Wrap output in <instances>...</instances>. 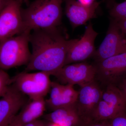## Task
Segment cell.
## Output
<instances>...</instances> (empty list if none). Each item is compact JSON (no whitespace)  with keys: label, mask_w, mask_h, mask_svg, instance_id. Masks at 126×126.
<instances>
[{"label":"cell","mask_w":126,"mask_h":126,"mask_svg":"<svg viewBox=\"0 0 126 126\" xmlns=\"http://www.w3.org/2000/svg\"><path fill=\"white\" fill-rule=\"evenodd\" d=\"M59 28L36 30L31 33L32 52L25 72L38 70L53 75L64 66L70 40Z\"/></svg>","instance_id":"1"},{"label":"cell","mask_w":126,"mask_h":126,"mask_svg":"<svg viewBox=\"0 0 126 126\" xmlns=\"http://www.w3.org/2000/svg\"><path fill=\"white\" fill-rule=\"evenodd\" d=\"M63 0H35L21 8L24 32L58 28L61 24Z\"/></svg>","instance_id":"2"},{"label":"cell","mask_w":126,"mask_h":126,"mask_svg":"<svg viewBox=\"0 0 126 126\" xmlns=\"http://www.w3.org/2000/svg\"><path fill=\"white\" fill-rule=\"evenodd\" d=\"M30 33L24 32L0 42V69L5 70L28 64L31 55Z\"/></svg>","instance_id":"3"},{"label":"cell","mask_w":126,"mask_h":126,"mask_svg":"<svg viewBox=\"0 0 126 126\" xmlns=\"http://www.w3.org/2000/svg\"><path fill=\"white\" fill-rule=\"evenodd\" d=\"M50 75L46 72H23L11 79L12 84L31 99L44 98L49 92Z\"/></svg>","instance_id":"4"},{"label":"cell","mask_w":126,"mask_h":126,"mask_svg":"<svg viewBox=\"0 0 126 126\" xmlns=\"http://www.w3.org/2000/svg\"><path fill=\"white\" fill-rule=\"evenodd\" d=\"M98 34L90 22L81 38L70 40L64 65L84 62L93 56L96 50L94 41Z\"/></svg>","instance_id":"5"},{"label":"cell","mask_w":126,"mask_h":126,"mask_svg":"<svg viewBox=\"0 0 126 126\" xmlns=\"http://www.w3.org/2000/svg\"><path fill=\"white\" fill-rule=\"evenodd\" d=\"M126 52V36L117 22L112 19L106 37L93 57L96 63Z\"/></svg>","instance_id":"6"},{"label":"cell","mask_w":126,"mask_h":126,"mask_svg":"<svg viewBox=\"0 0 126 126\" xmlns=\"http://www.w3.org/2000/svg\"><path fill=\"white\" fill-rule=\"evenodd\" d=\"M21 4L16 0H10L0 13V42L24 32Z\"/></svg>","instance_id":"7"},{"label":"cell","mask_w":126,"mask_h":126,"mask_svg":"<svg viewBox=\"0 0 126 126\" xmlns=\"http://www.w3.org/2000/svg\"><path fill=\"white\" fill-rule=\"evenodd\" d=\"M94 65L96 77L107 85L119 84L126 78V52L97 62Z\"/></svg>","instance_id":"8"},{"label":"cell","mask_w":126,"mask_h":126,"mask_svg":"<svg viewBox=\"0 0 126 126\" xmlns=\"http://www.w3.org/2000/svg\"><path fill=\"white\" fill-rule=\"evenodd\" d=\"M96 74L95 65L83 62L64 65L53 76L66 84L80 86L94 81Z\"/></svg>","instance_id":"9"},{"label":"cell","mask_w":126,"mask_h":126,"mask_svg":"<svg viewBox=\"0 0 126 126\" xmlns=\"http://www.w3.org/2000/svg\"><path fill=\"white\" fill-rule=\"evenodd\" d=\"M102 91L94 80L80 86L75 107L85 125L92 121L94 110L101 99Z\"/></svg>","instance_id":"10"},{"label":"cell","mask_w":126,"mask_h":126,"mask_svg":"<svg viewBox=\"0 0 126 126\" xmlns=\"http://www.w3.org/2000/svg\"><path fill=\"white\" fill-rule=\"evenodd\" d=\"M25 94L11 84L0 98V126H6L27 103Z\"/></svg>","instance_id":"11"},{"label":"cell","mask_w":126,"mask_h":126,"mask_svg":"<svg viewBox=\"0 0 126 126\" xmlns=\"http://www.w3.org/2000/svg\"><path fill=\"white\" fill-rule=\"evenodd\" d=\"M65 15L73 29L94 18L101 3L95 1L92 4L86 6L76 0H65Z\"/></svg>","instance_id":"12"},{"label":"cell","mask_w":126,"mask_h":126,"mask_svg":"<svg viewBox=\"0 0 126 126\" xmlns=\"http://www.w3.org/2000/svg\"><path fill=\"white\" fill-rule=\"evenodd\" d=\"M44 118L62 126H84L85 124L79 115L75 105L57 109L46 114Z\"/></svg>","instance_id":"13"},{"label":"cell","mask_w":126,"mask_h":126,"mask_svg":"<svg viewBox=\"0 0 126 126\" xmlns=\"http://www.w3.org/2000/svg\"><path fill=\"white\" fill-rule=\"evenodd\" d=\"M31 100L15 117L23 126L38 119L45 110L46 102L44 98Z\"/></svg>","instance_id":"14"},{"label":"cell","mask_w":126,"mask_h":126,"mask_svg":"<svg viewBox=\"0 0 126 126\" xmlns=\"http://www.w3.org/2000/svg\"><path fill=\"white\" fill-rule=\"evenodd\" d=\"M73 85H63L61 94L55 99L46 100V106L53 110L57 109L70 107L75 105L78 96V91L74 88Z\"/></svg>","instance_id":"15"},{"label":"cell","mask_w":126,"mask_h":126,"mask_svg":"<svg viewBox=\"0 0 126 126\" xmlns=\"http://www.w3.org/2000/svg\"><path fill=\"white\" fill-rule=\"evenodd\" d=\"M111 106L123 111L126 110V101L117 86L108 84L103 90L101 99Z\"/></svg>","instance_id":"16"},{"label":"cell","mask_w":126,"mask_h":126,"mask_svg":"<svg viewBox=\"0 0 126 126\" xmlns=\"http://www.w3.org/2000/svg\"><path fill=\"white\" fill-rule=\"evenodd\" d=\"M125 111L111 106L101 99L94 110L91 121L109 120Z\"/></svg>","instance_id":"17"},{"label":"cell","mask_w":126,"mask_h":126,"mask_svg":"<svg viewBox=\"0 0 126 126\" xmlns=\"http://www.w3.org/2000/svg\"><path fill=\"white\" fill-rule=\"evenodd\" d=\"M110 8L109 14L112 19L119 20L126 18V0L121 3L114 2Z\"/></svg>","instance_id":"18"},{"label":"cell","mask_w":126,"mask_h":126,"mask_svg":"<svg viewBox=\"0 0 126 126\" xmlns=\"http://www.w3.org/2000/svg\"><path fill=\"white\" fill-rule=\"evenodd\" d=\"M12 84L11 79L4 70L0 69V98L4 94Z\"/></svg>","instance_id":"19"},{"label":"cell","mask_w":126,"mask_h":126,"mask_svg":"<svg viewBox=\"0 0 126 126\" xmlns=\"http://www.w3.org/2000/svg\"><path fill=\"white\" fill-rule=\"evenodd\" d=\"M63 85L56 82H51L49 92L50 97L49 99H53L59 96L63 92Z\"/></svg>","instance_id":"20"},{"label":"cell","mask_w":126,"mask_h":126,"mask_svg":"<svg viewBox=\"0 0 126 126\" xmlns=\"http://www.w3.org/2000/svg\"><path fill=\"white\" fill-rule=\"evenodd\" d=\"M111 126H126V110L109 120Z\"/></svg>","instance_id":"21"},{"label":"cell","mask_w":126,"mask_h":126,"mask_svg":"<svg viewBox=\"0 0 126 126\" xmlns=\"http://www.w3.org/2000/svg\"><path fill=\"white\" fill-rule=\"evenodd\" d=\"M85 126H111L109 120L92 121L88 123Z\"/></svg>","instance_id":"22"},{"label":"cell","mask_w":126,"mask_h":126,"mask_svg":"<svg viewBox=\"0 0 126 126\" xmlns=\"http://www.w3.org/2000/svg\"><path fill=\"white\" fill-rule=\"evenodd\" d=\"M116 21L123 33L126 36V18Z\"/></svg>","instance_id":"23"},{"label":"cell","mask_w":126,"mask_h":126,"mask_svg":"<svg viewBox=\"0 0 126 126\" xmlns=\"http://www.w3.org/2000/svg\"><path fill=\"white\" fill-rule=\"evenodd\" d=\"M46 122L41 120H37L31 122L24 125L23 126H45Z\"/></svg>","instance_id":"24"},{"label":"cell","mask_w":126,"mask_h":126,"mask_svg":"<svg viewBox=\"0 0 126 126\" xmlns=\"http://www.w3.org/2000/svg\"><path fill=\"white\" fill-rule=\"evenodd\" d=\"M118 87L121 92L126 101V78L119 84Z\"/></svg>","instance_id":"25"},{"label":"cell","mask_w":126,"mask_h":126,"mask_svg":"<svg viewBox=\"0 0 126 126\" xmlns=\"http://www.w3.org/2000/svg\"><path fill=\"white\" fill-rule=\"evenodd\" d=\"M77 1L81 4L86 6H89L92 4L95 0H78Z\"/></svg>","instance_id":"26"},{"label":"cell","mask_w":126,"mask_h":126,"mask_svg":"<svg viewBox=\"0 0 126 126\" xmlns=\"http://www.w3.org/2000/svg\"><path fill=\"white\" fill-rule=\"evenodd\" d=\"M6 126H23L18 121V120L15 117L9 123V124Z\"/></svg>","instance_id":"27"},{"label":"cell","mask_w":126,"mask_h":126,"mask_svg":"<svg viewBox=\"0 0 126 126\" xmlns=\"http://www.w3.org/2000/svg\"><path fill=\"white\" fill-rule=\"evenodd\" d=\"M10 0H0V13L9 2Z\"/></svg>","instance_id":"28"},{"label":"cell","mask_w":126,"mask_h":126,"mask_svg":"<svg viewBox=\"0 0 126 126\" xmlns=\"http://www.w3.org/2000/svg\"><path fill=\"white\" fill-rule=\"evenodd\" d=\"M45 126H62L60 125L55 124L51 122L48 121V122L46 123Z\"/></svg>","instance_id":"29"},{"label":"cell","mask_w":126,"mask_h":126,"mask_svg":"<svg viewBox=\"0 0 126 126\" xmlns=\"http://www.w3.org/2000/svg\"><path fill=\"white\" fill-rule=\"evenodd\" d=\"M16 0L20 2L21 4H23V3H25L28 6L30 4L29 0Z\"/></svg>","instance_id":"30"},{"label":"cell","mask_w":126,"mask_h":126,"mask_svg":"<svg viewBox=\"0 0 126 126\" xmlns=\"http://www.w3.org/2000/svg\"><path fill=\"white\" fill-rule=\"evenodd\" d=\"M108 6L109 7L115 2L114 0H108Z\"/></svg>","instance_id":"31"}]
</instances>
